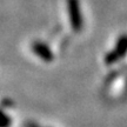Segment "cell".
<instances>
[{
	"label": "cell",
	"instance_id": "6da1fadb",
	"mask_svg": "<svg viewBox=\"0 0 127 127\" xmlns=\"http://www.w3.org/2000/svg\"><path fill=\"white\" fill-rule=\"evenodd\" d=\"M68 14H69V21L73 30L75 32H80L82 28V17L80 11L79 0H67Z\"/></svg>",
	"mask_w": 127,
	"mask_h": 127
},
{
	"label": "cell",
	"instance_id": "7a4b0ae2",
	"mask_svg": "<svg viewBox=\"0 0 127 127\" xmlns=\"http://www.w3.org/2000/svg\"><path fill=\"white\" fill-rule=\"evenodd\" d=\"M127 53V35L120 36V39L118 40L115 48L112 52H109L107 57H106V63L107 64H114L118 60L125 57Z\"/></svg>",
	"mask_w": 127,
	"mask_h": 127
},
{
	"label": "cell",
	"instance_id": "3957f363",
	"mask_svg": "<svg viewBox=\"0 0 127 127\" xmlns=\"http://www.w3.org/2000/svg\"><path fill=\"white\" fill-rule=\"evenodd\" d=\"M32 50H33V52L39 58H41V59L45 60V61L53 60V53H52V51L48 48V46L46 45V44L41 42V41H35L32 45Z\"/></svg>",
	"mask_w": 127,
	"mask_h": 127
},
{
	"label": "cell",
	"instance_id": "277c9868",
	"mask_svg": "<svg viewBox=\"0 0 127 127\" xmlns=\"http://www.w3.org/2000/svg\"><path fill=\"white\" fill-rule=\"evenodd\" d=\"M8 125H9V119L0 111V127H8Z\"/></svg>",
	"mask_w": 127,
	"mask_h": 127
}]
</instances>
